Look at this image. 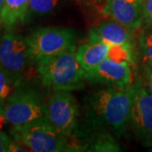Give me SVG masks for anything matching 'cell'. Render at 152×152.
<instances>
[{
  "instance_id": "cell-1",
  "label": "cell",
  "mask_w": 152,
  "mask_h": 152,
  "mask_svg": "<svg viewBox=\"0 0 152 152\" xmlns=\"http://www.w3.org/2000/svg\"><path fill=\"white\" fill-rule=\"evenodd\" d=\"M134 84L129 86H110L94 92L86 107L90 124L111 131L117 138L124 135L129 126Z\"/></svg>"
},
{
  "instance_id": "cell-2",
  "label": "cell",
  "mask_w": 152,
  "mask_h": 152,
  "mask_svg": "<svg viewBox=\"0 0 152 152\" xmlns=\"http://www.w3.org/2000/svg\"><path fill=\"white\" fill-rule=\"evenodd\" d=\"M75 51L69 50L38 62V75L43 86L69 91L84 87L86 72L77 60Z\"/></svg>"
},
{
  "instance_id": "cell-3",
  "label": "cell",
  "mask_w": 152,
  "mask_h": 152,
  "mask_svg": "<svg viewBox=\"0 0 152 152\" xmlns=\"http://www.w3.org/2000/svg\"><path fill=\"white\" fill-rule=\"evenodd\" d=\"M14 135L30 151H77L75 146L68 143V138L61 134L47 119L36 121L19 128H15Z\"/></svg>"
},
{
  "instance_id": "cell-4",
  "label": "cell",
  "mask_w": 152,
  "mask_h": 152,
  "mask_svg": "<svg viewBox=\"0 0 152 152\" xmlns=\"http://www.w3.org/2000/svg\"><path fill=\"white\" fill-rule=\"evenodd\" d=\"M76 32L70 28L47 26L35 30L26 37L36 64L42 60L76 49Z\"/></svg>"
},
{
  "instance_id": "cell-5",
  "label": "cell",
  "mask_w": 152,
  "mask_h": 152,
  "mask_svg": "<svg viewBox=\"0 0 152 152\" xmlns=\"http://www.w3.org/2000/svg\"><path fill=\"white\" fill-rule=\"evenodd\" d=\"M47 105L37 92L30 88H18L7 100L4 118L15 129L47 119Z\"/></svg>"
},
{
  "instance_id": "cell-6",
  "label": "cell",
  "mask_w": 152,
  "mask_h": 152,
  "mask_svg": "<svg viewBox=\"0 0 152 152\" xmlns=\"http://www.w3.org/2000/svg\"><path fill=\"white\" fill-rule=\"evenodd\" d=\"M34 63L26 37L5 29L0 44V68L17 81Z\"/></svg>"
},
{
  "instance_id": "cell-7",
  "label": "cell",
  "mask_w": 152,
  "mask_h": 152,
  "mask_svg": "<svg viewBox=\"0 0 152 152\" xmlns=\"http://www.w3.org/2000/svg\"><path fill=\"white\" fill-rule=\"evenodd\" d=\"M47 120L67 138L78 129L79 108L75 98L69 91H56L47 104Z\"/></svg>"
},
{
  "instance_id": "cell-8",
  "label": "cell",
  "mask_w": 152,
  "mask_h": 152,
  "mask_svg": "<svg viewBox=\"0 0 152 152\" xmlns=\"http://www.w3.org/2000/svg\"><path fill=\"white\" fill-rule=\"evenodd\" d=\"M129 126L143 146L152 147V95L140 83L134 84Z\"/></svg>"
},
{
  "instance_id": "cell-9",
  "label": "cell",
  "mask_w": 152,
  "mask_h": 152,
  "mask_svg": "<svg viewBox=\"0 0 152 152\" xmlns=\"http://www.w3.org/2000/svg\"><path fill=\"white\" fill-rule=\"evenodd\" d=\"M131 64L107 58L92 70L86 72L87 81L110 86H129L133 84Z\"/></svg>"
},
{
  "instance_id": "cell-10",
  "label": "cell",
  "mask_w": 152,
  "mask_h": 152,
  "mask_svg": "<svg viewBox=\"0 0 152 152\" xmlns=\"http://www.w3.org/2000/svg\"><path fill=\"white\" fill-rule=\"evenodd\" d=\"M144 0H107L102 14L126 27L136 30L143 23Z\"/></svg>"
},
{
  "instance_id": "cell-11",
  "label": "cell",
  "mask_w": 152,
  "mask_h": 152,
  "mask_svg": "<svg viewBox=\"0 0 152 152\" xmlns=\"http://www.w3.org/2000/svg\"><path fill=\"white\" fill-rule=\"evenodd\" d=\"M134 30L114 20L101 22L89 30V40L108 46H127L134 48Z\"/></svg>"
},
{
  "instance_id": "cell-12",
  "label": "cell",
  "mask_w": 152,
  "mask_h": 152,
  "mask_svg": "<svg viewBox=\"0 0 152 152\" xmlns=\"http://www.w3.org/2000/svg\"><path fill=\"white\" fill-rule=\"evenodd\" d=\"M110 53L111 46L92 40L80 46L75 51L77 60L85 72L92 70L102 61L109 58Z\"/></svg>"
},
{
  "instance_id": "cell-13",
  "label": "cell",
  "mask_w": 152,
  "mask_h": 152,
  "mask_svg": "<svg viewBox=\"0 0 152 152\" xmlns=\"http://www.w3.org/2000/svg\"><path fill=\"white\" fill-rule=\"evenodd\" d=\"M30 0H5L0 14L4 29L10 30L26 21Z\"/></svg>"
},
{
  "instance_id": "cell-14",
  "label": "cell",
  "mask_w": 152,
  "mask_h": 152,
  "mask_svg": "<svg viewBox=\"0 0 152 152\" xmlns=\"http://www.w3.org/2000/svg\"><path fill=\"white\" fill-rule=\"evenodd\" d=\"M116 136L107 130H101L93 136L87 151L90 152H118L121 151Z\"/></svg>"
},
{
  "instance_id": "cell-15",
  "label": "cell",
  "mask_w": 152,
  "mask_h": 152,
  "mask_svg": "<svg viewBox=\"0 0 152 152\" xmlns=\"http://www.w3.org/2000/svg\"><path fill=\"white\" fill-rule=\"evenodd\" d=\"M59 0H30L26 19L48 14L57 6Z\"/></svg>"
},
{
  "instance_id": "cell-16",
  "label": "cell",
  "mask_w": 152,
  "mask_h": 152,
  "mask_svg": "<svg viewBox=\"0 0 152 152\" xmlns=\"http://www.w3.org/2000/svg\"><path fill=\"white\" fill-rule=\"evenodd\" d=\"M144 64L152 69V31L142 33L140 38Z\"/></svg>"
},
{
  "instance_id": "cell-17",
  "label": "cell",
  "mask_w": 152,
  "mask_h": 152,
  "mask_svg": "<svg viewBox=\"0 0 152 152\" xmlns=\"http://www.w3.org/2000/svg\"><path fill=\"white\" fill-rule=\"evenodd\" d=\"M15 80L7 72L0 68V102L6 103L10 96L12 85Z\"/></svg>"
},
{
  "instance_id": "cell-18",
  "label": "cell",
  "mask_w": 152,
  "mask_h": 152,
  "mask_svg": "<svg viewBox=\"0 0 152 152\" xmlns=\"http://www.w3.org/2000/svg\"><path fill=\"white\" fill-rule=\"evenodd\" d=\"M143 22L147 26H152V0H144Z\"/></svg>"
},
{
  "instance_id": "cell-19",
  "label": "cell",
  "mask_w": 152,
  "mask_h": 152,
  "mask_svg": "<svg viewBox=\"0 0 152 152\" xmlns=\"http://www.w3.org/2000/svg\"><path fill=\"white\" fill-rule=\"evenodd\" d=\"M11 140L4 132L0 130V152H9Z\"/></svg>"
},
{
  "instance_id": "cell-20",
  "label": "cell",
  "mask_w": 152,
  "mask_h": 152,
  "mask_svg": "<svg viewBox=\"0 0 152 152\" xmlns=\"http://www.w3.org/2000/svg\"><path fill=\"white\" fill-rule=\"evenodd\" d=\"M26 152L30 151L27 147H26L20 142L15 140H12L9 147V152Z\"/></svg>"
},
{
  "instance_id": "cell-21",
  "label": "cell",
  "mask_w": 152,
  "mask_h": 152,
  "mask_svg": "<svg viewBox=\"0 0 152 152\" xmlns=\"http://www.w3.org/2000/svg\"><path fill=\"white\" fill-rule=\"evenodd\" d=\"M144 73H145V78L148 87V91L152 95V69L146 65H144Z\"/></svg>"
},
{
  "instance_id": "cell-22",
  "label": "cell",
  "mask_w": 152,
  "mask_h": 152,
  "mask_svg": "<svg viewBox=\"0 0 152 152\" xmlns=\"http://www.w3.org/2000/svg\"><path fill=\"white\" fill-rule=\"evenodd\" d=\"M6 103L0 102V121L1 120H4V111H5Z\"/></svg>"
},
{
  "instance_id": "cell-23",
  "label": "cell",
  "mask_w": 152,
  "mask_h": 152,
  "mask_svg": "<svg viewBox=\"0 0 152 152\" xmlns=\"http://www.w3.org/2000/svg\"><path fill=\"white\" fill-rule=\"evenodd\" d=\"M4 1L5 0H0V14H1V11H2V9H3L4 4Z\"/></svg>"
},
{
  "instance_id": "cell-24",
  "label": "cell",
  "mask_w": 152,
  "mask_h": 152,
  "mask_svg": "<svg viewBox=\"0 0 152 152\" xmlns=\"http://www.w3.org/2000/svg\"><path fill=\"white\" fill-rule=\"evenodd\" d=\"M2 27H3V25H2V22L0 20V37H1V30H2ZM0 44H1V39H0Z\"/></svg>"
},
{
  "instance_id": "cell-25",
  "label": "cell",
  "mask_w": 152,
  "mask_h": 152,
  "mask_svg": "<svg viewBox=\"0 0 152 152\" xmlns=\"http://www.w3.org/2000/svg\"><path fill=\"white\" fill-rule=\"evenodd\" d=\"M95 2H96V3H102V1H104V0H94Z\"/></svg>"
}]
</instances>
